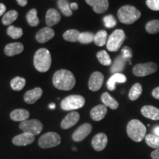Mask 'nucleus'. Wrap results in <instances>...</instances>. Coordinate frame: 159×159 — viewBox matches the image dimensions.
I'll list each match as a JSON object with an SVG mask.
<instances>
[{"instance_id":"1","label":"nucleus","mask_w":159,"mask_h":159,"mask_svg":"<svg viewBox=\"0 0 159 159\" xmlns=\"http://www.w3.org/2000/svg\"><path fill=\"white\" fill-rule=\"evenodd\" d=\"M52 82L55 88L59 90L69 91L74 88L76 80L74 75L70 71L60 69L53 75Z\"/></svg>"},{"instance_id":"2","label":"nucleus","mask_w":159,"mask_h":159,"mask_svg":"<svg viewBox=\"0 0 159 159\" xmlns=\"http://www.w3.org/2000/svg\"><path fill=\"white\" fill-rule=\"evenodd\" d=\"M141 12L132 5H124L117 12L119 21L125 25H131L141 17Z\"/></svg>"},{"instance_id":"3","label":"nucleus","mask_w":159,"mask_h":159,"mask_svg":"<svg viewBox=\"0 0 159 159\" xmlns=\"http://www.w3.org/2000/svg\"><path fill=\"white\" fill-rule=\"evenodd\" d=\"M35 68L40 72H46L50 68L52 57L47 49L41 48L36 51L33 59Z\"/></svg>"},{"instance_id":"4","label":"nucleus","mask_w":159,"mask_h":159,"mask_svg":"<svg viewBox=\"0 0 159 159\" xmlns=\"http://www.w3.org/2000/svg\"><path fill=\"white\" fill-rule=\"evenodd\" d=\"M147 128L138 119H132L127 125L128 136L136 142H142L146 136Z\"/></svg>"},{"instance_id":"5","label":"nucleus","mask_w":159,"mask_h":159,"mask_svg":"<svg viewBox=\"0 0 159 159\" xmlns=\"http://www.w3.org/2000/svg\"><path fill=\"white\" fill-rule=\"evenodd\" d=\"M125 39V33L122 30H116L111 33L107 41V49L111 52L118 51Z\"/></svg>"},{"instance_id":"6","label":"nucleus","mask_w":159,"mask_h":159,"mask_svg":"<svg viewBox=\"0 0 159 159\" xmlns=\"http://www.w3.org/2000/svg\"><path fill=\"white\" fill-rule=\"evenodd\" d=\"M84 97L80 95H70L61 102V108L64 111H72L81 108L85 105Z\"/></svg>"},{"instance_id":"7","label":"nucleus","mask_w":159,"mask_h":159,"mask_svg":"<svg viewBox=\"0 0 159 159\" xmlns=\"http://www.w3.org/2000/svg\"><path fill=\"white\" fill-rule=\"evenodd\" d=\"M61 142V138L59 134L55 132H48L40 137L38 144L41 148L48 149L57 147Z\"/></svg>"},{"instance_id":"8","label":"nucleus","mask_w":159,"mask_h":159,"mask_svg":"<svg viewBox=\"0 0 159 159\" xmlns=\"http://www.w3.org/2000/svg\"><path fill=\"white\" fill-rule=\"evenodd\" d=\"M19 128L23 132L29 133L35 136L42 131L43 125L37 119H27L20 123Z\"/></svg>"},{"instance_id":"9","label":"nucleus","mask_w":159,"mask_h":159,"mask_svg":"<svg viewBox=\"0 0 159 159\" xmlns=\"http://www.w3.org/2000/svg\"><path fill=\"white\" fill-rule=\"evenodd\" d=\"M158 70V65L154 62L136 64L133 69V73L137 77H144L152 75Z\"/></svg>"},{"instance_id":"10","label":"nucleus","mask_w":159,"mask_h":159,"mask_svg":"<svg viewBox=\"0 0 159 159\" xmlns=\"http://www.w3.org/2000/svg\"><path fill=\"white\" fill-rule=\"evenodd\" d=\"M92 130V126L89 123H85L79 127L72 135V139L75 142H81L85 139Z\"/></svg>"},{"instance_id":"11","label":"nucleus","mask_w":159,"mask_h":159,"mask_svg":"<svg viewBox=\"0 0 159 159\" xmlns=\"http://www.w3.org/2000/svg\"><path fill=\"white\" fill-rule=\"evenodd\" d=\"M104 82V75L99 71L92 73L89 80V88L92 91H97L101 89Z\"/></svg>"},{"instance_id":"12","label":"nucleus","mask_w":159,"mask_h":159,"mask_svg":"<svg viewBox=\"0 0 159 159\" xmlns=\"http://www.w3.org/2000/svg\"><path fill=\"white\" fill-rule=\"evenodd\" d=\"M35 141L34 135L29 134V133L23 132L22 134L17 135L13 137L12 142L16 146H26L33 143Z\"/></svg>"},{"instance_id":"13","label":"nucleus","mask_w":159,"mask_h":159,"mask_svg":"<svg viewBox=\"0 0 159 159\" xmlns=\"http://www.w3.org/2000/svg\"><path fill=\"white\" fill-rule=\"evenodd\" d=\"M85 1L89 5L92 7L95 13L99 14L103 13L108 9V0H85Z\"/></svg>"},{"instance_id":"14","label":"nucleus","mask_w":159,"mask_h":159,"mask_svg":"<svg viewBox=\"0 0 159 159\" xmlns=\"http://www.w3.org/2000/svg\"><path fill=\"white\" fill-rule=\"evenodd\" d=\"M108 144V137L103 133H99L95 135L92 141L91 145L96 151H102L106 148Z\"/></svg>"},{"instance_id":"15","label":"nucleus","mask_w":159,"mask_h":159,"mask_svg":"<svg viewBox=\"0 0 159 159\" xmlns=\"http://www.w3.org/2000/svg\"><path fill=\"white\" fill-rule=\"evenodd\" d=\"M55 36V32L52 28L49 27H43L35 35V39L39 43H46Z\"/></svg>"},{"instance_id":"16","label":"nucleus","mask_w":159,"mask_h":159,"mask_svg":"<svg viewBox=\"0 0 159 159\" xmlns=\"http://www.w3.org/2000/svg\"><path fill=\"white\" fill-rule=\"evenodd\" d=\"M80 119V114L79 113L76 112V111H72V112L69 113L67 114L64 119H63L61 122V127L64 130L69 129L76 125L77 122Z\"/></svg>"},{"instance_id":"17","label":"nucleus","mask_w":159,"mask_h":159,"mask_svg":"<svg viewBox=\"0 0 159 159\" xmlns=\"http://www.w3.org/2000/svg\"><path fill=\"white\" fill-rule=\"evenodd\" d=\"M42 94V89L39 88V87H36V88L32 89V90L27 91L24 95V99L27 104H33L41 98Z\"/></svg>"},{"instance_id":"18","label":"nucleus","mask_w":159,"mask_h":159,"mask_svg":"<svg viewBox=\"0 0 159 159\" xmlns=\"http://www.w3.org/2000/svg\"><path fill=\"white\" fill-rule=\"evenodd\" d=\"M107 107L104 105H98L91 109L90 112L91 118L94 121H100L107 114Z\"/></svg>"},{"instance_id":"19","label":"nucleus","mask_w":159,"mask_h":159,"mask_svg":"<svg viewBox=\"0 0 159 159\" xmlns=\"http://www.w3.org/2000/svg\"><path fill=\"white\" fill-rule=\"evenodd\" d=\"M61 21V15L59 12L54 8L49 9L46 14V23L48 27H51L57 25Z\"/></svg>"},{"instance_id":"20","label":"nucleus","mask_w":159,"mask_h":159,"mask_svg":"<svg viewBox=\"0 0 159 159\" xmlns=\"http://www.w3.org/2000/svg\"><path fill=\"white\" fill-rule=\"evenodd\" d=\"M143 116L152 120H159V109L152 105H144L141 109Z\"/></svg>"},{"instance_id":"21","label":"nucleus","mask_w":159,"mask_h":159,"mask_svg":"<svg viewBox=\"0 0 159 159\" xmlns=\"http://www.w3.org/2000/svg\"><path fill=\"white\" fill-rule=\"evenodd\" d=\"M24 50V46L19 42L11 43L6 45L5 47V53L7 56H13V55L20 54Z\"/></svg>"},{"instance_id":"22","label":"nucleus","mask_w":159,"mask_h":159,"mask_svg":"<svg viewBox=\"0 0 159 159\" xmlns=\"http://www.w3.org/2000/svg\"><path fill=\"white\" fill-rule=\"evenodd\" d=\"M127 80V77L122 73H116L114 74L108 79L107 82V87L110 91H114L116 89V83H123Z\"/></svg>"},{"instance_id":"23","label":"nucleus","mask_w":159,"mask_h":159,"mask_svg":"<svg viewBox=\"0 0 159 159\" xmlns=\"http://www.w3.org/2000/svg\"><path fill=\"white\" fill-rule=\"evenodd\" d=\"M30 113L25 109H16L11 113V119L16 122H24L28 119Z\"/></svg>"},{"instance_id":"24","label":"nucleus","mask_w":159,"mask_h":159,"mask_svg":"<svg viewBox=\"0 0 159 159\" xmlns=\"http://www.w3.org/2000/svg\"><path fill=\"white\" fill-rule=\"evenodd\" d=\"M101 100H102L104 105L106 107H109L113 110H116L118 108L119 102L114 98H113L108 92L103 93L101 96Z\"/></svg>"},{"instance_id":"25","label":"nucleus","mask_w":159,"mask_h":159,"mask_svg":"<svg viewBox=\"0 0 159 159\" xmlns=\"http://www.w3.org/2000/svg\"><path fill=\"white\" fill-rule=\"evenodd\" d=\"M125 60L123 58L122 56H118L114 60V63H112L111 68V71L113 74H116V73H121L124 70L125 66Z\"/></svg>"},{"instance_id":"26","label":"nucleus","mask_w":159,"mask_h":159,"mask_svg":"<svg viewBox=\"0 0 159 159\" xmlns=\"http://www.w3.org/2000/svg\"><path fill=\"white\" fill-rule=\"evenodd\" d=\"M108 41V33L105 30H99L94 35V42L97 46L102 47L107 43Z\"/></svg>"},{"instance_id":"27","label":"nucleus","mask_w":159,"mask_h":159,"mask_svg":"<svg viewBox=\"0 0 159 159\" xmlns=\"http://www.w3.org/2000/svg\"><path fill=\"white\" fill-rule=\"evenodd\" d=\"M57 5L61 13L66 16H71L72 15V11L70 8V4L68 0H57Z\"/></svg>"},{"instance_id":"28","label":"nucleus","mask_w":159,"mask_h":159,"mask_svg":"<svg viewBox=\"0 0 159 159\" xmlns=\"http://www.w3.org/2000/svg\"><path fill=\"white\" fill-rule=\"evenodd\" d=\"M142 86L140 83H135L133 85L132 88L129 91V99L132 101H135L139 98V97L142 95Z\"/></svg>"},{"instance_id":"29","label":"nucleus","mask_w":159,"mask_h":159,"mask_svg":"<svg viewBox=\"0 0 159 159\" xmlns=\"http://www.w3.org/2000/svg\"><path fill=\"white\" fill-rule=\"evenodd\" d=\"M80 33L77 30H69L63 33V39L69 42H77L78 41L79 35Z\"/></svg>"},{"instance_id":"30","label":"nucleus","mask_w":159,"mask_h":159,"mask_svg":"<svg viewBox=\"0 0 159 159\" xmlns=\"http://www.w3.org/2000/svg\"><path fill=\"white\" fill-rule=\"evenodd\" d=\"M27 22L31 27H36L39 24V19L37 16V10L33 8L31 9L26 16Z\"/></svg>"},{"instance_id":"31","label":"nucleus","mask_w":159,"mask_h":159,"mask_svg":"<svg viewBox=\"0 0 159 159\" xmlns=\"http://www.w3.org/2000/svg\"><path fill=\"white\" fill-rule=\"evenodd\" d=\"M19 13L16 11H10L6 13L2 17V24L4 25H10L17 19Z\"/></svg>"},{"instance_id":"32","label":"nucleus","mask_w":159,"mask_h":159,"mask_svg":"<svg viewBox=\"0 0 159 159\" xmlns=\"http://www.w3.org/2000/svg\"><path fill=\"white\" fill-rule=\"evenodd\" d=\"M26 84V80L24 77H16L11 81V86L14 91L22 90Z\"/></svg>"},{"instance_id":"33","label":"nucleus","mask_w":159,"mask_h":159,"mask_svg":"<svg viewBox=\"0 0 159 159\" xmlns=\"http://www.w3.org/2000/svg\"><path fill=\"white\" fill-rule=\"evenodd\" d=\"M145 142L150 148L153 149L159 148V137L155 134H148L145 136Z\"/></svg>"},{"instance_id":"34","label":"nucleus","mask_w":159,"mask_h":159,"mask_svg":"<svg viewBox=\"0 0 159 159\" xmlns=\"http://www.w3.org/2000/svg\"><path fill=\"white\" fill-rule=\"evenodd\" d=\"M7 33L13 39H18L23 35V30L20 27H16L11 25L7 27Z\"/></svg>"},{"instance_id":"35","label":"nucleus","mask_w":159,"mask_h":159,"mask_svg":"<svg viewBox=\"0 0 159 159\" xmlns=\"http://www.w3.org/2000/svg\"><path fill=\"white\" fill-rule=\"evenodd\" d=\"M97 57L99 61V63L104 66H110L112 63L110 56H109L108 52L105 50L98 52L97 54Z\"/></svg>"},{"instance_id":"36","label":"nucleus","mask_w":159,"mask_h":159,"mask_svg":"<svg viewBox=\"0 0 159 159\" xmlns=\"http://www.w3.org/2000/svg\"><path fill=\"white\" fill-rule=\"evenodd\" d=\"M146 31L150 34H156L159 33V20H152L148 21L145 26Z\"/></svg>"},{"instance_id":"37","label":"nucleus","mask_w":159,"mask_h":159,"mask_svg":"<svg viewBox=\"0 0 159 159\" xmlns=\"http://www.w3.org/2000/svg\"><path fill=\"white\" fill-rule=\"evenodd\" d=\"M94 35L90 32H84V33H80L79 35L78 41L83 44H87L94 41Z\"/></svg>"},{"instance_id":"38","label":"nucleus","mask_w":159,"mask_h":159,"mask_svg":"<svg viewBox=\"0 0 159 159\" xmlns=\"http://www.w3.org/2000/svg\"><path fill=\"white\" fill-rule=\"evenodd\" d=\"M103 21H104V25L108 28H112L116 25V21L115 18L112 15L105 16L103 18Z\"/></svg>"},{"instance_id":"39","label":"nucleus","mask_w":159,"mask_h":159,"mask_svg":"<svg viewBox=\"0 0 159 159\" xmlns=\"http://www.w3.org/2000/svg\"><path fill=\"white\" fill-rule=\"evenodd\" d=\"M122 57L125 60V61H129L130 63V59L133 56V52L132 49H131L130 47H124L122 49Z\"/></svg>"},{"instance_id":"40","label":"nucleus","mask_w":159,"mask_h":159,"mask_svg":"<svg viewBox=\"0 0 159 159\" xmlns=\"http://www.w3.org/2000/svg\"><path fill=\"white\" fill-rule=\"evenodd\" d=\"M146 4L149 8L152 11H159V0H147Z\"/></svg>"},{"instance_id":"41","label":"nucleus","mask_w":159,"mask_h":159,"mask_svg":"<svg viewBox=\"0 0 159 159\" xmlns=\"http://www.w3.org/2000/svg\"><path fill=\"white\" fill-rule=\"evenodd\" d=\"M152 95L155 99H159V86L155 88L152 91Z\"/></svg>"},{"instance_id":"42","label":"nucleus","mask_w":159,"mask_h":159,"mask_svg":"<svg viewBox=\"0 0 159 159\" xmlns=\"http://www.w3.org/2000/svg\"><path fill=\"white\" fill-rule=\"evenodd\" d=\"M151 158L152 159H159V148L151 152Z\"/></svg>"},{"instance_id":"43","label":"nucleus","mask_w":159,"mask_h":159,"mask_svg":"<svg viewBox=\"0 0 159 159\" xmlns=\"http://www.w3.org/2000/svg\"><path fill=\"white\" fill-rule=\"evenodd\" d=\"M6 11V6L2 3H0V16L4 15Z\"/></svg>"},{"instance_id":"44","label":"nucleus","mask_w":159,"mask_h":159,"mask_svg":"<svg viewBox=\"0 0 159 159\" xmlns=\"http://www.w3.org/2000/svg\"><path fill=\"white\" fill-rule=\"evenodd\" d=\"M18 4L21 7H25L27 5V0H16Z\"/></svg>"},{"instance_id":"45","label":"nucleus","mask_w":159,"mask_h":159,"mask_svg":"<svg viewBox=\"0 0 159 159\" xmlns=\"http://www.w3.org/2000/svg\"><path fill=\"white\" fill-rule=\"evenodd\" d=\"M70 8L71 11H72V10H77V8H78V5H77V4L75 2L71 3L70 4Z\"/></svg>"},{"instance_id":"46","label":"nucleus","mask_w":159,"mask_h":159,"mask_svg":"<svg viewBox=\"0 0 159 159\" xmlns=\"http://www.w3.org/2000/svg\"><path fill=\"white\" fill-rule=\"evenodd\" d=\"M153 132L155 135H156V136H158L159 137V126L155 127L153 129Z\"/></svg>"},{"instance_id":"47","label":"nucleus","mask_w":159,"mask_h":159,"mask_svg":"<svg viewBox=\"0 0 159 159\" xmlns=\"http://www.w3.org/2000/svg\"><path fill=\"white\" fill-rule=\"evenodd\" d=\"M49 108L51 109H55V103H52V104L49 105Z\"/></svg>"}]
</instances>
